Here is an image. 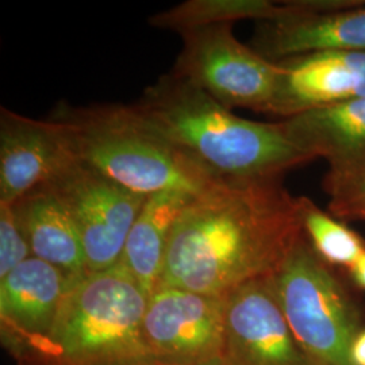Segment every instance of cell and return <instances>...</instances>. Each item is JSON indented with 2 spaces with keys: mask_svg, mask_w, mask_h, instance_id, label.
<instances>
[{
  "mask_svg": "<svg viewBox=\"0 0 365 365\" xmlns=\"http://www.w3.org/2000/svg\"><path fill=\"white\" fill-rule=\"evenodd\" d=\"M302 233L298 197L280 178L220 179L192 196L175 222L158 288L222 298L272 276Z\"/></svg>",
  "mask_w": 365,
  "mask_h": 365,
  "instance_id": "1",
  "label": "cell"
},
{
  "mask_svg": "<svg viewBox=\"0 0 365 365\" xmlns=\"http://www.w3.org/2000/svg\"><path fill=\"white\" fill-rule=\"evenodd\" d=\"M180 36L182 49L172 73L230 110L271 113L280 68L235 38L233 25L197 27Z\"/></svg>",
  "mask_w": 365,
  "mask_h": 365,
  "instance_id": "6",
  "label": "cell"
},
{
  "mask_svg": "<svg viewBox=\"0 0 365 365\" xmlns=\"http://www.w3.org/2000/svg\"><path fill=\"white\" fill-rule=\"evenodd\" d=\"M272 279L289 329L310 363L352 365L349 352L364 327L363 310L303 233Z\"/></svg>",
  "mask_w": 365,
  "mask_h": 365,
  "instance_id": "5",
  "label": "cell"
},
{
  "mask_svg": "<svg viewBox=\"0 0 365 365\" xmlns=\"http://www.w3.org/2000/svg\"><path fill=\"white\" fill-rule=\"evenodd\" d=\"M272 276L248 282L222 297V365H313L289 329Z\"/></svg>",
  "mask_w": 365,
  "mask_h": 365,
  "instance_id": "8",
  "label": "cell"
},
{
  "mask_svg": "<svg viewBox=\"0 0 365 365\" xmlns=\"http://www.w3.org/2000/svg\"><path fill=\"white\" fill-rule=\"evenodd\" d=\"M33 257L13 203H0V279Z\"/></svg>",
  "mask_w": 365,
  "mask_h": 365,
  "instance_id": "20",
  "label": "cell"
},
{
  "mask_svg": "<svg viewBox=\"0 0 365 365\" xmlns=\"http://www.w3.org/2000/svg\"><path fill=\"white\" fill-rule=\"evenodd\" d=\"M279 11V1L271 0H188L149 19L152 26L179 34L197 27L253 19L260 22Z\"/></svg>",
  "mask_w": 365,
  "mask_h": 365,
  "instance_id": "17",
  "label": "cell"
},
{
  "mask_svg": "<svg viewBox=\"0 0 365 365\" xmlns=\"http://www.w3.org/2000/svg\"><path fill=\"white\" fill-rule=\"evenodd\" d=\"M298 210L303 235L327 265L346 272L364 255V238L330 212L319 209L312 199L299 196Z\"/></svg>",
  "mask_w": 365,
  "mask_h": 365,
  "instance_id": "18",
  "label": "cell"
},
{
  "mask_svg": "<svg viewBox=\"0 0 365 365\" xmlns=\"http://www.w3.org/2000/svg\"><path fill=\"white\" fill-rule=\"evenodd\" d=\"M200 365H222V363L220 359H215V360H211V361H207V363H203V364Z\"/></svg>",
  "mask_w": 365,
  "mask_h": 365,
  "instance_id": "23",
  "label": "cell"
},
{
  "mask_svg": "<svg viewBox=\"0 0 365 365\" xmlns=\"http://www.w3.org/2000/svg\"><path fill=\"white\" fill-rule=\"evenodd\" d=\"M346 274L354 287L365 291V253L346 271Z\"/></svg>",
  "mask_w": 365,
  "mask_h": 365,
  "instance_id": "22",
  "label": "cell"
},
{
  "mask_svg": "<svg viewBox=\"0 0 365 365\" xmlns=\"http://www.w3.org/2000/svg\"><path fill=\"white\" fill-rule=\"evenodd\" d=\"M56 196L78 229L90 272H101L120 262L131 226L148 196L71 160L43 185Z\"/></svg>",
  "mask_w": 365,
  "mask_h": 365,
  "instance_id": "7",
  "label": "cell"
},
{
  "mask_svg": "<svg viewBox=\"0 0 365 365\" xmlns=\"http://www.w3.org/2000/svg\"><path fill=\"white\" fill-rule=\"evenodd\" d=\"M349 359L352 365H365V327L353 339Z\"/></svg>",
  "mask_w": 365,
  "mask_h": 365,
  "instance_id": "21",
  "label": "cell"
},
{
  "mask_svg": "<svg viewBox=\"0 0 365 365\" xmlns=\"http://www.w3.org/2000/svg\"><path fill=\"white\" fill-rule=\"evenodd\" d=\"M149 297L119 262L73 279L51 331L19 365H161L144 337Z\"/></svg>",
  "mask_w": 365,
  "mask_h": 365,
  "instance_id": "3",
  "label": "cell"
},
{
  "mask_svg": "<svg viewBox=\"0 0 365 365\" xmlns=\"http://www.w3.org/2000/svg\"><path fill=\"white\" fill-rule=\"evenodd\" d=\"M250 46L274 63L327 49L365 53V0L334 13L313 11L304 0L279 1L274 16L256 22Z\"/></svg>",
  "mask_w": 365,
  "mask_h": 365,
  "instance_id": "10",
  "label": "cell"
},
{
  "mask_svg": "<svg viewBox=\"0 0 365 365\" xmlns=\"http://www.w3.org/2000/svg\"><path fill=\"white\" fill-rule=\"evenodd\" d=\"M13 205L33 257L52 264L71 279L90 272L78 229L51 191L41 187Z\"/></svg>",
  "mask_w": 365,
  "mask_h": 365,
  "instance_id": "15",
  "label": "cell"
},
{
  "mask_svg": "<svg viewBox=\"0 0 365 365\" xmlns=\"http://www.w3.org/2000/svg\"><path fill=\"white\" fill-rule=\"evenodd\" d=\"M72 282L61 269L36 257L0 279L1 339L14 357L51 331Z\"/></svg>",
  "mask_w": 365,
  "mask_h": 365,
  "instance_id": "13",
  "label": "cell"
},
{
  "mask_svg": "<svg viewBox=\"0 0 365 365\" xmlns=\"http://www.w3.org/2000/svg\"><path fill=\"white\" fill-rule=\"evenodd\" d=\"M271 113L287 118L365 98V53L327 49L277 61Z\"/></svg>",
  "mask_w": 365,
  "mask_h": 365,
  "instance_id": "11",
  "label": "cell"
},
{
  "mask_svg": "<svg viewBox=\"0 0 365 365\" xmlns=\"http://www.w3.org/2000/svg\"><path fill=\"white\" fill-rule=\"evenodd\" d=\"M329 196V212L339 220L365 221V164L344 170H327L322 180Z\"/></svg>",
  "mask_w": 365,
  "mask_h": 365,
  "instance_id": "19",
  "label": "cell"
},
{
  "mask_svg": "<svg viewBox=\"0 0 365 365\" xmlns=\"http://www.w3.org/2000/svg\"><path fill=\"white\" fill-rule=\"evenodd\" d=\"M279 123L304 155L327 160L329 170L365 164V98L309 110Z\"/></svg>",
  "mask_w": 365,
  "mask_h": 365,
  "instance_id": "14",
  "label": "cell"
},
{
  "mask_svg": "<svg viewBox=\"0 0 365 365\" xmlns=\"http://www.w3.org/2000/svg\"><path fill=\"white\" fill-rule=\"evenodd\" d=\"M192 196L182 191L149 195L131 226L120 262L148 297L158 288L173 225Z\"/></svg>",
  "mask_w": 365,
  "mask_h": 365,
  "instance_id": "16",
  "label": "cell"
},
{
  "mask_svg": "<svg viewBox=\"0 0 365 365\" xmlns=\"http://www.w3.org/2000/svg\"><path fill=\"white\" fill-rule=\"evenodd\" d=\"M71 160L66 134L52 119L0 108V203H15L43 187Z\"/></svg>",
  "mask_w": 365,
  "mask_h": 365,
  "instance_id": "12",
  "label": "cell"
},
{
  "mask_svg": "<svg viewBox=\"0 0 365 365\" xmlns=\"http://www.w3.org/2000/svg\"><path fill=\"white\" fill-rule=\"evenodd\" d=\"M135 106L170 144L217 179L282 178L313 161L288 140L279 122L238 117L172 72L148 87Z\"/></svg>",
  "mask_w": 365,
  "mask_h": 365,
  "instance_id": "2",
  "label": "cell"
},
{
  "mask_svg": "<svg viewBox=\"0 0 365 365\" xmlns=\"http://www.w3.org/2000/svg\"><path fill=\"white\" fill-rule=\"evenodd\" d=\"M223 319V298L158 288L145 310V341L161 365L203 364L220 359Z\"/></svg>",
  "mask_w": 365,
  "mask_h": 365,
  "instance_id": "9",
  "label": "cell"
},
{
  "mask_svg": "<svg viewBox=\"0 0 365 365\" xmlns=\"http://www.w3.org/2000/svg\"><path fill=\"white\" fill-rule=\"evenodd\" d=\"M49 119L64 131L73 158L135 194L197 195L220 180L170 144L135 105L61 103Z\"/></svg>",
  "mask_w": 365,
  "mask_h": 365,
  "instance_id": "4",
  "label": "cell"
}]
</instances>
